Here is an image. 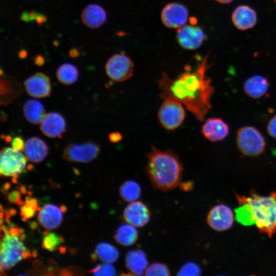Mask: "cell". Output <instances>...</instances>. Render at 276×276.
<instances>
[{"label":"cell","mask_w":276,"mask_h":276,"mask_svg":"<svg viewBox=\"0 0 276 276\" xmlns=\"http://www.w3.org/2000/svg\"><path fill=\"white\" fill-rule=\"evenodd\" d=\"M24 84L28 95L33 97L42 98L51 95L50 80L43 73L39 72L29 77L25 80Z\"/></svg>","instance_id":"cell-14"},{"label":"cell","mask_w":276,"mask_h":276,"mask_svg":"<svg viewBox=\"0 0 276 276\" xmlns=\"http://www.w3.org/2000/svg\"><path fill=\"white\" fill-rule=\"evenodd\" d=\"M125 265L131 274L142 275L148 266V260L145 252L137 249L128 251L125 259Z\"/></svg>","instance_id":"cell-21"},{"label":"cell","mask_w":276,"mask_h":276,"mask_svg":"<svg viewBox=\"0 0 276 276\" xmlns=\"http://www.w3.org/2000/svg\"><path fill=\"white\" fill-rule=\"evenodd\" d=\"M179 186L182 190L189 191L192 189L193 185L192 182L188 181L183 183L181 182Z\"/></svg>","instance_id":"cell-40"},{"label":"cell","mask_w":276,"mask_h":276,"mask_svg":"<svg viewBox=\"0 0 276 276\" xmlns=\"http://www.w3.org/2000/svg\"><path fill=\"white\" fill-rule=\"evenodd\" d=\"M150 215L147 206L143 202L137 200L130 202L123 212V218L126 222L137 227L147 224L150 220Z\"/></svg>","instance_id":"cell-13"},{"label":"cell","mask_w":276,"mask_h":276,"mask_svg":"<svg viewBox=\"0 0 276 276\" xmlns=\"http://www.w3.org/2000/svg\"><path fill=\"white\" fill-rule=\"evenodd\" d=\"M63 239L55 233H45L43 238L42 246L44 249L52 251L63 241Z\"/></svg>","instance_id":"cell-31"},{"label":"cell","mask_w":276,"mask_h":276,"mask_svg":"<svg viewBox=\"0 0 276 276\" xmlns=\"http://www.w3.org/2000/svg\"><path fill=\"white\" fill-rule=\"evenodd\" d=\"M208 55L194 71L189 70L171 79L163 73L158 81L163 100H176L200 121L211 108V99L214 91L211 79L206 76Z\"/></svg>","instance_id":"cell-1"},{"label":"cell","mask_w":276,"mask_h":276,"mask_svg":"<svg viewBox=\"0 0 276 276\" xmlns=\"http://www.w3.org/2000/svg\"><path fill=\"white\" fill-rule=\"evenodd\" d=\"M160 18L163 24L166 27L178 29L186 25L188 20V10L180 3H170L163 8Z\"/></svg>","instance_id":"cell-11"},{"label":"cell","mask_w":276,"mask_h":276,"mask_svg":"<svg viewBox=\"0 0 276 276\" xmlns=\"http://www.w3.org/2000/svg\"><path fill=\"white\" fill-rule=\"evenodd\" d=\"M107 75L116 82H123L133 75L134 64L132 60L123 53L110 57L105 64Z\"/></svg>","instance_id":"cell-8"},{"label":"cell","mask_w":276,"mask_h":276,"mask_svg":"<svg viewBox=\"0 0 276 276\" xmlns=\"http://www.w3.org/2000/svg\"><path fill=\"white\" fill-rule=\"evenodd\" d=\"M145 274L148 276H168L170 275V271L166 264L154 263L147 267Z\"/></svg>","instance_id":"cell-32"},{"label":"cell","mask_w":276,"mask_h":276,"mask_svg":"<svg viewBox=\"0 0 276 276\" xmlns=\"http://www.w3.org/2000/svg\"><path fill=\"white\" fill-rule=\"evenodd\" d=\"M138 237L139 233L135 227L128 223L119 226L114 235L116 241L125 246L134 244Z\"/></svg>","instance_id":"cell-25"},{"label":"cell","mask_w":276,"mask_h":276,"mask_svg":"<svg viewBox=\"0 0 276 276\" xmlns=\"http://www.w3.org/2000/svg\"><path fill=\"white\" fill-rule=\"evenodd\" d=\"M23 111L27 120L35 125L41 123L45 115V110L42 103L34 99L26 101Z\"/></svg>","instance_id":"cell-23"},{"label":"cell","mask_w":276,"mask_h":276,"mask_svg":"<svg viewBox=\"0 0 276 276\" xmlns=\"http://www.w3.org/2000/svg\"><path fill=\"white\" fill-rule=\"evenodd\" d=\"M237 145L241 153L248 156H257L265 150L266 143L262 134L255 127L245 126L237 134Z\"/></svg>","instance_id":"cell-5"},{"label":"cell","mask_w":276,"mask_h":276,"mask_svg":"<svg viewBox=\"0 0 276 276\" xmlns=\"http://www.w3.org/2000/svg\"><path fill=\"white\" fill-rule=\"evenodd\" d=\"M21 85L15 79H1V103L6 105L18 96L21 93Z\"/></svg>","instance_id":"cell-24"},{"label":"cell","mask_w":276,"mask_h":276,"mask_svg":"<svg viewBox=\"0 0 276 276\" xmlns=\"http://www.w3.org/2000/svg\"><path fill=\"white\" fill-rule=\"evenodd\" d=\"M34 62L36 65L41 66L44 63V60L41 56L38 55L35 57Z\"/></svg>","instance_id":"cell-41"},{"label":"cell","mask_w":276,"mask_h":276,"mask_svg":"<svg viewBox=\"0 0 276 276\" xmlns=\"http://www.w3.org/2000/svg\"><path fill=\"white\" fill-rule=\"evenodd\" d=\"M89 272L95 275L112 276L116 274V269L110 263H105L95 266Z\"/></svg>","instance_id":"cell-33"},{"label":"cell","mask_w":276,"mask_h":276,"mask_svg":"<svg viewBox=\"0 0 276 276\" xmlns=\"http://www.w3.org/2000/svg\"><path fill=\"white\" fill-rule=\"evenodd\" d=\"M8 200L12 203L22 205L24 202L20 200V194L17 191H13L8 195Z\"/></svg>","instance_id":"cell-37"},{"label":"cell","mask_w":276,"mask_h":276,"mask_svg":"<svg viewBox=\"0 0 276 276\" xmlns=\"http://www.w3.org/2000/svg\"><path fill=\"white\" fill-rule=\"evenodd\" d=\"M238 202L247 203L259 231L269 238L276 232V192L269 196L252 192L248 196L236 194Z\"/></svg>","instance_id":"cell-3"},{"label":"cell","mask_w":276,"mask_h":276,"mask_svg":"<svg viewBox=\"0 0 276 276\" xmlns=\"http://www.w3.org/2000/svg\"><path fill=\"white\" fill-rule=\"evenodd\" d=\"M100 151L99 146L92 142L72 144L64 150V157L71 162L88 163L95 159Z\"/></svg>","instance_id":"cell-9"},{"label":"cell","mask_w":276,"mask_h":276,"mask_svg":"<svg viewBox=\"0 0 276 276\" xmlns=\"http://www.w3.org/2000/svg\"><path fill=\"white\" fill-rule=\"evenodd\" d=\"M81 17L83 23L86 27L96 29L104 24L107 15L101 6L96 4H90L83 9Z\"/></svg>","instance_id":"cell-20"},{"label":"cell","mask_w":276,"mask_h":276,"mask_svg":"<svg viewBox=\"0 0 276 276\" xmlns=\"http://www.w3.org/2000/svg\"><path fill=\"white\" fill-rule=\"evenodd\" d=\"M108 138L111 142L116 143L122 140V135L119 132H113L109 134Z\"/></svg>","instance_id":"cell-39"},{"label":"cell","mask_w":276,"mask_h":276,"mask_svg":"<svg viewBox=\"0 0 276 276\" xmlns=\"http://www.w3.org/2000/svg\"><path fill=\"white\" fill-rule=\"evenodd\" d=\"M205 39L204 31L196 24H186L177 29V41L181 47L186 50L197 49Z\"/></svg>","instance_id":"cell-10"},{"label":"cell","mask_w":276,"mask_h":276,"mask_svg":"<svg viewBox=\"0 0 276 276\" xmlns=\"http://www.w3.org/2000/svg\"><path fill=\"white\" fill-rule=\"evenodd\" d=\"M268 88L269 83L266 78L259 75L249 77L243 85L245 94L254 99H259L264 96Z\"/></svg>","instance_id":"cell-22"},{"label":"cell","mask_w":276,"mask_h":276,"mask_svg":"<svg viewBox=\"0 0 276 276\" xmlns=\"http://www.w3.org/2000/svg\"><path fill=\"white\" fill-rule=\"evenodd\" d=\"M27 158L21 151L12 147L4 148L0 154V172L2 176L16 178L25 171Z\"/></svg>","instance_id":"cell-6"},{"label":"cell","mask_w":276,"mask_h":276,"mask_svg":"<svg viewBox=\"0 0 276 276\" xmlns=\"http://www.w3.org/2000/svg\"><path fill=\"white\" fill-rule=\"evenodd\" d=\"M234 219L232 210L224 204H218L212 208L206 218L209 225L218 232L224 231L232 227Z\"/></svg>","instance_id":"cell-12"},{"label":"cell","mask_w":276,"mask_h":276,"mask_svg":"<svg viewBox=\"0 0 276 276\" xmlns=\"http://www.w3.org/2000/svg\"><path fill=\"white\" fill-rule=\"evenodd\" d=\"M70 55L72 57H77L79 55V53L78 50L74 48L70 51Z\"/></svg>","instance_id":"cell-42"},{"label":"cell","mask_w":276,"mask_h":276,"mask_svg":"<svg viewBox=\"0 0 276 276\" xmlns=\"http://www.w3.org/2000/svg\"><path fill=\"white\" fill-rule=\"evenodd\" d=\"M65 211V206L47 204L41 208L38 213V221L47 229H55L61 224Z\"/></svg>","instance_id":"cell-15"},{"label":"cell","mask_w":276,"mask_h":276,"mask_svg":"<svg viewBox=\"0 0 276 276\" xmlns=\"http://www.w3.org/2000/svg\"><path fill=\"white\" fill-rule=\"evenodd\" d=\"M215 1L221 4H228L232 2L233 0H215Z\"/></svg>","instance_id":"cell-43"},{"label":"cell","mask_w":276,"mask_h":276,"mask_svg":"<svg viewBox=\"0 0 276 276\" xmlns=\"http://www.w3.org/2000/svg\"><path fill=\"white\" fill-rule=\"evenodd\" d=\"M40 129L49 137H61L66 131L65 120L59 113H47L40 123Z\"/></svg>","instance_id":"cell-16"},{"label":"cell","mask_w":276,"mask_h":276,"mask_svg":"<svg viewBox=\"0 0 276 276\" xmlns=\"http://www.w3.org/2000/svg\"><path fill=\"white\" fill-rule=\"evenodd\" d=\"M267 130L271 136L276 139V116L272 118L269 121Z\"/></svg>","instance_id":"cell-36"},{"label":"cell","mask_w":276,"mask_h":276,"mask_svg":"<svg viewBox=\"0 0 276 276\" xmlns=\"http://www.w3.org/2000/svg\"><path fill=\"white\" fill-rule=\"evenodd\" d=\"M25 142L19 136H16L11 141L12 148L17 151H22L24 149Z\"/></svg>","instance_id":"cell-35"},{"label":"cell","mask_w":276,"mask_h":276,"mask_svg":"<svg viewBox=\"0 0 276 276\" xmlns=\"http://www.w3.org/2000/svg\"><path fill=\"white\" fill-rule=\"evenodd\" d=\"M37 199L31 197H27L23 205L20 207V215L25 221L32 218L38 210Z\"/></svg>","instance_id":"cell-30"},{"label":"cell","mask_w":276,"mask_h":276,"mask_svg":"<svg viewBox=\"0 0 276 276\" xmlns=\"http://www.w3.org/2000/svg\"><path fill=\"white\" fill-rule=\"evenodd\" d=\"M141 192L140 184L132 179L126 180L119 188V193L121 198L128 202L136 201L140 197Z\"/></svg>","instance_id":"cell-27"},{"label":"cell","mask_w":276,"mask_h":276,"mask_svg":"<svg viewBox=\"0 0 276 276\" xmlns=\"http://www.w3.org/2000/svg\"><path fill=\"white\" fill-rule=\"evenodd\" d=\"M24 151L28 160L38 163L45 158L49 153V149L42 139L34 136L26 140Z\"/></svg>","instance_id":"cell-18"},{"label":"cell","mask_w":276,"mask_h":276,"mask_svg":"<svg viewBox=\"0 0 276 276\" xmlns=\"http://www.w3.org/2000/svg\"><path fill=\"white\" fill-rule=\"evenodd\" d=\"M232 20L238 29L247 30L256 25L257 21V12L249 6L240 5L233 11Z\"/></svg>","instance_id":"cell-19"},{"label":"cell","mask_w":276,"mask_h":276,"mask_svg":"<svg viewBox=\"0 0 276 276\" xmlns=\"http://www.w3.org/2000/svg\"><path fill=\"white\" fill-rule=\"evenodd\" d=\"M79 77L77 68L70 63L61 65L56 71V77L60 83L64 85H71L75 83Z\"/></svg>","instance_id":"cell-28"},{"label":"cell","mask_w":276,"mask_h":276,"mask_svg":"<svg viewBox=\"0 0 276 276\" xmlns=\"http://www.w3.org/2000/svg\"><path fill=\"white\" fill-rule=\"evenodd\" d=\"M40 13L34 11L24 12L21 15V19L26 21H30L37 18Z\"/></svg>","instance_id":"cell-38"},{"label":"cell","mask_w":276,"mask_h":276,"mask_svg":"<svg viewBox=\"0 0 276 276\" xmlns=\"http://www.w3.org/2000/svg\"><path fill=\"white\" fill-rule=\"evenodd\" d=\"M158 118L160 125L166 129L174 130L178 128L185 118V111L182 104L172 100H164L158 111Z\"/></svg>","instance_id":"cell-7"},{"label":"cell","mask_w":276,"mask_h":276,"mask_svg":"<svg viewBox=\"0 0 276 276\" xmlns=\"http://www.w3.org/2000/svg\"><path fill=\"white\" fill-rule=\"evenodd\" d=\"M147 158L146 174L153 187L165 192L179 186L183 169L173 151L162 150L152 145Z\"/></svg>","instance_id":"cell-2"},{"label":"cell","mask_w":276,"mask_h":276,"mask_svg":"<svg viewBox=\"0 0 276 276\" xmlns=\"http://www.w3.org/2000/svg\"><path fill=\"white\" fill-rule=\"evenodd\" d=\"M201 273L199 266L193 262L183 264L177 272L178 275H199Z\"/></svg>","instance_id":"cell-34"},{"label":"cell","mask_w":276,"mask_h":276,"mask_svg":"<svg viewBox=\"0 0 276 276\" xmlns=\"http://www.w3.org/2000/svg\"><path fill=\"white\" fill-rule=\"evenodd\" d=\"M238 203L239 206L235 210L236 220L244 225L255 224L249 205L244 202H238Z\"/></svg>","instance_id":"cell-29"},{"label":"cell","mask_w":276,"mask_h":276,"mask_svg":"<svg viewBox=\"0 0 276 276\" xmlns=\"http://www.w3.org/2000/svg\"><path fill=\"white\" fill-rule=\"evenodd\" d=\"M1 271L8 270L31 256L24 243V231L12 226L1 227Z\"/></svg>","instance_id":"cell-4"},{"label":"cell","mask_w":276,"mask_h":276,"mask_svg":"<svg viewBox=\"0 0 276 276\" xmlns=\"http://www.w3.org/2000/svg\"><path fill=\"white\" fill-rule=\"evenodd\" d=\"M228 125L221 119H208L201 127V132L209 141L215 142L224 140L229 133Z\"/></svg>","instance_id":"cell-17"},{"label":"cell","mask_w":276,"mask_h":276,"mask_svg":"<svg viewBox=\"0 0 276 276\" xmlns=\"http://www.w3.org/2000/svg\"><path fill=\"white\" fill-rule=\"evenodd\" d=\"M94 257L95 259H98L104 263L111 264L118 260L119 252L112 244L103 242L96 246Z\"/></svg>","instance_id":"cell-26"},{"label":"cell","mask_w":276,"mask_h":276,"mask_svg":"<svg viewBox=\"0 0 276 276\" xmlns=\"http://www.w3.org/2000/svg\"><path fill=\"white\" fill-rule=\"evenodd\" d=\"M27 55V52L26 51H21L19 53V56L21 58H24Z\"/></svg>","instance_id":"cell-44"}]
</instances>
